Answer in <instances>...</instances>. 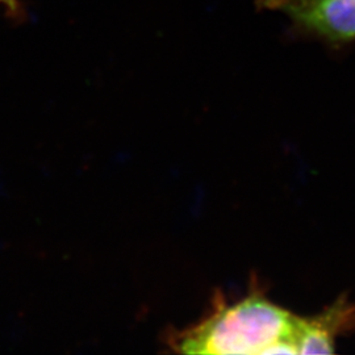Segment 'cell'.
I'll list each match as a JSON object with an SVG mask.
<instances>
[{
  "label": "cell",
  "instance_id": "1",
  "mask_svg": "<svg viewBox=\"0 0 355 355\" xmlns=\"http://www.w3.org/2000/svg\"><path fill=\"white\" fill-rule=\"evenodd\" d=\"M300 316L272 303L254 280L245 297L228 302L216 293L208 315L167 334L182 354H297Z\"/></svg>",
  "mask_w": 355,
  "mask_h": 355
},
{
  "label": "cell",
  "instance_id": "2",
  "mask_svg": "<svg viewBox=\"0 0 355 355\" xmlns=\"http://www.w3.org/2000/svg\"><path fill=\"white\" fill-rule=\"evenodd\" d=\"M257 7L283 13L292 32L333 49L355 42V0H257Z\"/></svg>",
  "mask_w": 355,
  "mask_h": 355
},
{
  "label": "cell",
  "instance_id": "3",
  "mask_svg": "<svg viewBox=\"0 0 355 355\" xmlns=\"http://www.w3.org/2000/svg\"><path fill=\"white\" fill-rule=\"evenodd\" d=\"M355 331V302L341 296L313 316H300L297 354H333L337 338Z\"/></svg>",
  "mask_w": 355,
  "mask_h": 355
},
{
  "label": "cell",
  "instance_id": "4",
  "mask_svg": "<svg viewBox=\"0 0 355 355\" xmlns=\"http://www.w3.org/2000/svg\"><path fill=\"white\" fill-rule=\"evenodd\" d=\"M0 8H6L8 11L19 10V0H0Z\"/></svg>",
  "mask_w": 355,
  "mask_h": 355
}]
</instances>
